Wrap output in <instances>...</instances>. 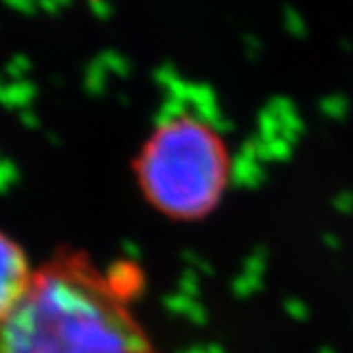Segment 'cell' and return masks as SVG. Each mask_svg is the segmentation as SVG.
<instances>
[{"instance_id":"6da1fadb","label":"cell","mask_w":353,"mask_h":353,"mask_svg":"<svg viewBox=\"0 0 353 353\" xmlns=\"http://www.w3.org/2000/svg\"><path fill=\"white\" fill-rule=\"evenodd\" d=\"M120 275L61 250L0 324V353H159Z\"/></svg>"},{"instance_id":"7a4b0ae2","label":"cell","mask_w":353,"mask_h":353,"mask_svg":"<svg viewBox=\"0 0 353 353\" xmlns=\"http://www.w3.org/2000/svg\"><path fill=\"white\" fill-rule=\"evenodd\" d=\"M226 143L206 120L176 112L161 120L136 159L145 199L176 220L214 210L228 187Z\"/></svg>"},{"instance_id":"3957f363","label":"cell","mask_w":353,"mask_h":353,"mask_svg":"<svg viewBox=\"0 0 353 353\" xmlns=\"http://www.w3.org/2000/svg\"><path fill=\"white\" fill-rule=\"evenodd\" d=\"M36 275L18 241L0 232V324L22 303Z\"/></svg>"}]
</instances>
